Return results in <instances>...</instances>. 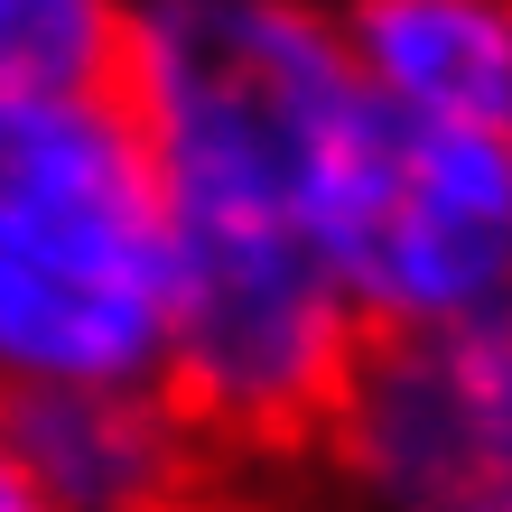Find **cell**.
Instances as JSON below:
<instances>
[{
  "label": "cell",
  "instance_id": "cell-1",
  "mask_svg": "<svg viewBox=\"0 0 512 512\" xmlns=\"http://www.w3.org/2000/svg\"><path fill=\"white\" fill-rule=\"evenodd\" d=\"M159 345L168 205L122 38L103 94H0V382L140 391Z\"/></svg>",
  "mask_w": 512,
  "mask_h": 512
},
{
  "label": "cell",
  "instance_id": "cell-3",
  "mask_svg": "<svg viewBox=\"0 0 512 512\" xmlns=\"http://www.w3.org/2000/svg\"><path fill=\"white\" fill-rule=\"evenodd\" d=\"M317 457L373 512H512V308L457 326L354 317Z\"/></svg>",
  "mask_w": 512,
  "mask_h": 512
},
{
  "label": "cell",
  "instance_id": "cell-6",
  "mask_svg": "<svg viewBox=\"0 0 512 512\" xmlns=\"http://www.w3.org/2000/svg\"><path fill=\"white\" fill-rule=\"evenodd\" d=\"M0 512H56V503H47V485L10 457V447H0Z\"/></svg>",
  "mask_w": 512,
  "mask_h": 512
},
{
  "label": "cell",
  "instance_id": "cell-4",
  "mask_svg": "<svg viewBox=\"0 0 512 512\" xmlns=\"http://www.w3.org/2000/svg\"><path fill=\"white\" fill-rule=\"evenodd\" d=\"M336 38L391 112L512 140V0H354Z\"/></svg>",
  "mask_w": 512,
  "mask_h": 512
},
{
  "label": "cell",
  "instance_id": "cell-5",
  "mask_svg": "<svg viewBox=\"0 0 512 512\" xmlns=\"http://www.w3.org/2000/svg\"><path fill=\"white\" fill-rule=\"evenodd\" d=\"M131 0H0V94H103Z\"/></svg>",
  "mask_w": 512,
  "mask_h": 512
},
{
  "label": "cell",
  "instance_id": "cell-2",
  "mask_svg": "<svg viewBox=\"0 0 512 512\" xmlns=\"http://www.w3.org/2000/svg\"><path fill=\"white\" fill-rule=\"evenodd\" d=\"M308 252L354 317L457 326L512 308V140L345 103L308 177Z\"/></svg>",
  "mask_w": 512,
  "mask_h": 512
}]
</instances>
